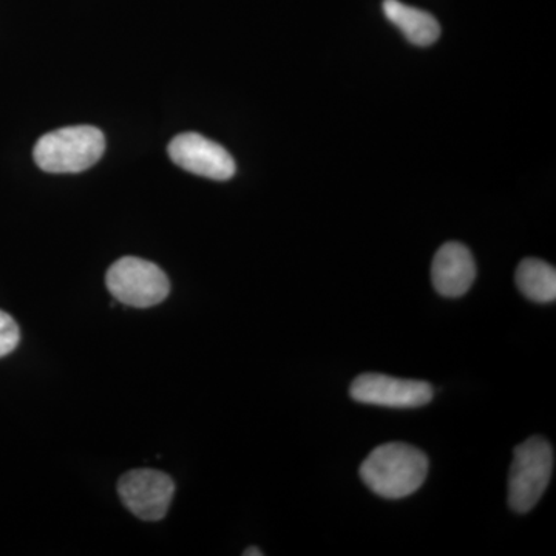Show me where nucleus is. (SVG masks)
I'll return each mask as SVG.
<instances>
[{
  "label": "nucleus",
  "instance_id": "obj_12",
  "mask_svg": "<svg viewBox=\"0 0 556 556\" xmlns=\"http://www.w3.org/2000/svg\"><path fill=\"white\" fill-rule=\"evenodd\" d=\"M244 556H252V555H258V556H262L263 555V552H260L258 548H255V547H252V548H248L247 552H244L243 554Z\"/></svg>",
  "mask_w": 556,
  "mask_h": 556
},
{
  "label": "nucleus",
  "instance_id": "obj_8",
  "mask_svg": "<svg viewBox=\"0 0 556 556\" xmlns=\"http://www.w3.org/2000/svg\"><path fill=\"white\" fill-rule=\"evenodd\" d=\"M477 278V263L470 249L457 241L439 248L431 265V280L439 294L456 299L467 294Z\"/></svg>",
  "mask_w": 556,
  "mask_h": 556
},
{
  "label": "nucleus",
  "instance_id": "obj_5",
  "mask_svg": "<svg viewBox=\"0 0 556 556\" xmlns=\"http://www.w3.org/2000/svg\"><path fill=\"white\" fill-rule=\"evenodd\" d=\"M350 394L358 404L387 408H417L424 407L433 399L434 390L424 380L399 379L379 372H367L354 379Z\"/></svg>",
  "mask_w": 556,
  "mask_h": 556
},
{
  "label": "nucleus",
  "instance_id": "obj_9",
  "mask_svg": "<svg viewBox=\"0 0 556 556\" xmlns=\"http://www.w3.org/2000/svg\"><path fill=\"white\" fill-rule=\"evenodd\" d=\"M383 13L417 47L431 46L441 36V25L433 14L402 3L401 0H383Z\"/></svg>",
  "mask_w": 556,
  "mask_h": 556
},
{
  "label": "nucleus",
  "instance_id": "obj_11",
  "mask_svg": "<svg viewBox=\"0 0 556 556\" xmlns=\"http://www.w3.org/2000/svg\"><path fill=\"white\" fill-rule=\"evenodd\" d=\"M21 332L14 318L0 311V357L9 356L20 345Z\"/></svg>",
  "mask_w": 556,
  "mask_h": 556
},
{
  "label": "nucleus",
  "instance_id": "obj_10",
  "mask_svg": "<svg viewBox=\"0 0 556 556\" xmlns=\"http://www.w3.org/2000/svg\"><path fill=\"white\" fill-rule=\"evenodd\" d=\"M519 291L536 303H551L556 299V270L554 266L538 258H526L519 263L515 276Z\"/></svg>",
  "mask_w": 556,
  "mask_h": 556
},
{
  "label": "nucleus",
  "instance_id": "obj_4",
  "mask_svg": "<svg viewBox=\"0 0 556 556\" xmlns=\"http://www.w3.org/2000/svg\"><path fill=\"white\" fill-rule=\"evenodd\" d=\"M105 283L113 298L134 308L160 305L170 292V281L164 270L155 263L137 257H124L113 263Z\"/></svg>",
  "mask_w": 556,
  "mask_h": 556
},
{
  "label": "nucleus",
  "instance_id": "obj_1",
  "mask_svg": "<svg viewBox=\"0 0 556 556\" xmlns=\"http://www.w3.org/2000/svg\"><path fill=\"white\" fill-rule=\"evenodd\" d=\"M358 473L376 495L402 500L413 495L426 482L428 457L413 445L390 442L372 450L362 463Z\"/></svg>",
  "mask_w": 556,
  "mask_h": 556
},
{
  "label": "nucleus",
  "instance_id": "obj_6",
  "mask_svg": "<svg viewBox=\"0 0 556 556\" xmlns=\"http://www.w3.org/2000/svg\"><path fill=\"white\" fill-rule=\"evenodd\" d=\"M118 493L124 506L142 521H160L166 517L175 495V484L169 475L159 470H131L118 482Z\"/></svg>",
  "mask_w": 556,
  "mask_h": 556
},
{
  "label": "nucleus",
  "instance_id": "obj_3",
  "mask_svg": "<svg viewBox=\"0 0 556 556\" xmlns=\"http://www.w3.org/2000/svg\"><path fill=\"white\" fill-rule=\"evenodd\" d=\"M555 453L547 439L533 437L515 448L508 475V506L527 514L540 503L554 473Z\"/></svg>",
  "mask_w": 556,
  "mask_h": 556
},
{
  "label": "nucleus",
  "instance_id": "obj_7",
  "mask_svg": "<svg viewBox=\"0 0 556 556\" xmlns=\"http://www.w3.org/2000/svg\"><path fill=\"white\" fill-rule=\"evenodd\" d=\"M170 160L181 169L215 181H226L236 175V161L228 150L200 134H181L172 139Z\"/></svg>",
  "mask_w": 556,
  "mask_h": 556
},
{
  "label": "nucleus",
  "instance_id": "obj_2",
  "mask_svg": "<svg viewBox=\"0 0 556 556\" xmlns=\"http://www.w3.org/2000/svg\"><path fill=\"white\" fill-rule=\"evenodd\" d=\"M104 150V134L98 127H62L39 138L33 159L49 174H79L93 167Z\"/></svg>",
  "mask_w": 556,
  "mask_h": 556
}]
</instances>
